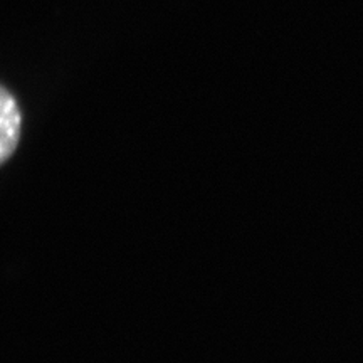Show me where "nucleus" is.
I'll return each mask as SVG.
<instances>
[{
    "label": "nucleus",
    "mask_w": 363,
    "mask_h": 363,
    "mask_svg": "<svg viewBox=\"0 0 363 363\" xmlns=\"http://www.w3.org/2000/svg\"><path fill=\"white\" fill-rule=\"evenodd\" d=\"M22 133L19 103L6 86L0 84V167L13 155Z\"/></svg>",
    "instance_id": "f257e3e1"
}]
</instances>
